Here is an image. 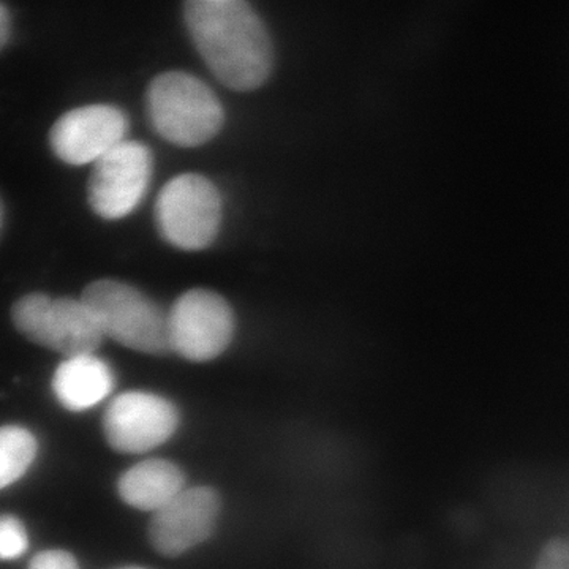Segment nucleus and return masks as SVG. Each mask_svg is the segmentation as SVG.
I'll return each mask as SVG.
<instances>
[{
	"mask_svg": "<svg viewBox=\"0 0 569 569\" xmlns=\"http://www.w3.org/2000/svg\"><path fill=\"white\" fill-rule=\"evenodd\" d=\"M2 223H3V204H2V201H0V230H2Z\"/></svg>",
	"mask_w": 569,
	"mask_h": 569,
	"instance_id": "18",
	"label": "nucleus"
},
{
	"mask_svg": "<svg viewBox=\"0 0 569 569\" xmlns=\"http://www.w3.org/2000/svg\"><path fill=\"white\" fill-rule=\"evenodd\" d=\"M183 20L201 58L233 91L263 86L272 69V44L263 21L244 0H189Z\"/></svg>",
	"mask_w": 569,
	"mask_h": 569,
	"instance_id": "1",
	"label": "nucleus"
},
{
	"mask_svg": "<svg viewBox=\"0 0 569 569\" xmlns=\"http://www.w3.org/2000/svg\"><path fill=\"white\" fill-rule=\"evenodd\" d=\"M29 548L28 531L14 516H0V560L20 559Z\"/></svg>",
	"mask_w": 569,
	"mask_h": 569,
	"instance_id": "14",
	"label": "nucleus"
},
{
	"mask_svg": "<svg viewBox=\"0 0 569 569\" xmlns=\"http://www.w3.org/2000/svg\"><path fill=\"white\" fill-rule=\"evenodd\" d=\"M11 318L22 336L67 358L93 355L107 339L82 299L28 295L13 306Z\"/></svg>",
	"mask_w": 569,
	"mask_h": 569,
	"instance_id": "4",
	"label": "nucleus"
},
{
	"mask_svg": "<svg viewBox=\"0 0 569 569\" xmlns=\"http://www.w3.org/2000/svg\"><path fill=\"white\" fill-rule=\"evenodd\" d=\"M186 489V475L170 460L148 459L119 478L118 492L129 507L157 512Z\"/></svg>",
	"mask_w": 569,
	"mask_h": 569,
	"instance_id": "12",
	"label": "nucleus"
},
{
	"mask_svg": "<svg viewBox=\"0 0 569 569\" xmlns=\"http://www.w3.org/2000/svg\"><path fill=\"white\" fill-rule=\"evenodd\" d=\"M234 313L222 296L213 291H187L168 312L171 353L192 362L219 358L234 336Z\"/></svg>",
	"mask_w": 569,
	"mask_h": 569,
	"instance_id": "6",
	"label": "nucleus"
},
{
	"mask_svg": "<svg viewBox=\"0 0 569 569\" xmlns=\"http://www.w3.org/2000/svg\"><path fill=\"white\" fill-rule=\"evenodd\" d=\"M37 456L36 437L18 426L0 427V490L17 482Z\"/></svg>",
	"mask_w": 569,
	"mask_h": 569,
	"instance_id": "13",
	"label": "nucleus"
},
{
	"mask_svg": "<svg viewBox=\"0 0 569 569\" xmlns=\"http://www.w3.org/2000/svg\"><path fill=\"white\" fill-rule=\"evenodd\" d=\"M121 569H148V568H141V567H127V568H121Z\"/></svg>",
	"mask_w": 569,
	"mask_h": 569,
	"instance_id": "19",
	"label": "nucleus"
},
{
	"mask_svg": "<svg viewBox=\"0 0 569 569\" xmlns=\"http://www.w3.org/2000/svg\"><path fill=\"white\" fill-rule=\"evenodd\" d=\"M537 569H569V541L556 538L546 542Z\"/></svg>",
	"mask_w": 569,
	"mask_h": 569,
	"instance_id": "15",
	"label": "nucleus"
},
{
	"mask_svg": "<svg viewBox=\"0 0 569 569\" xmlns=\"http://www.w3.org/2000/svg\"><path fill=\"white\" fill-rule=\"evenodd\" d=\"M111 367L96 355L67 358L52 378V391L62 407L86 411L99 406L114 389Z\"/></svg>",
	"mask_w": 569,
	"mask_h": 569,
	"instance_id": "11",
	"label": "nucleus"
},
{
	"mask_svg": "<svg viewBox=\"0 0 569 569\" xmlns=\"http://www.w3.org/2000/svg\"><path fill=\"white\" fill-rule=\"evenodd\" d=\"M10 37V13L3 3H0V51L6 47Z\"/></svg>",
	"mask_w": 569,
	"mask_h": 569,
	"instance_id": "17",
	"label": "nucleus"
},
{
	"mask_svg": "<svg viewBox=\"0 0 569 569\" xmlns=\"http://www.w3.org/2000/svg\"><path fill=\"white\" fill-rule=\"evenodd\" d=\"M81 299L92 310L104 337L140 353H171L168 312L138 288L102 279L88 284Z\"/></svg>",
	"mask_w": 569,
	"mask_h": 569,
	"instance_id": "3",
	"label": "nucleus"
},
{
	"mask_svg": "<svg viewBox=\"0 0 569 569\" xmlns=\"http://www.w3.org/2000/svg\"><path fill=\"white\" fill-rule=\"evenodd\" d=\"M179 427V411L162 396L130 391L116 397L104 411L108 443L122 455H144L162 447Z\"/></svg>",
	"mask_w": 569,
	"mask_h": 569,
	"instance_id": "8",
	"label": "nucleus"
},
{
	"mask_svg": "<svg viewBox=\"0 0 569 569\" xmlns=\"http://www.w3.org/2000/svg\"><path fill=\"white\" fill-rule=\"evenodd\" d=\"M129 119L111 104L74 108L56 121L50 133L52 152L71 167L96 163L126 141Z\"/></svg>",
	"mask_w": 569,
	"mask_h": 569,
	"instance_id": "9",
	"label": "nucleus"
},
{
	"mask_svg": "<svg viewBox=\"0 0 569 569\" xmlns=\"http://www.w3.org/2000/svg\"><path fill=\"white\" fill-rule=\"evenodd\" d=\"M216 490L198 486L183 489L174 500L153 512L149 523L152 548L164 557H179L211 537L220 515Z\"/></svg>",
	"mask_w": 569,
	"mask_h": 569,
	"instance_id": "10",
	"label": "nucleus"
},
{
	"mask_svg": "<svg viewBox=\"0 0 569 569\" xmlns=\"http://www.w3.org/2000/svg\"><path fill=\"white\" fill-rule=\"evenodd\" d=\"M29 569H80L78 561L66 550H44L33 557Z\"/></svg>",
	"mask_w": 569,
	"mask_h": 569,
	"instance_id": "16",
	"label": "nucleus"
},
{
	"mask_svg": "<svg viewBox=\"0 0 569 569\" xmlns=\"http://www.w3.org/2000/svg\"><path fill=\"white\" fill-rule=\"evenodd\" d=\"M153 173L148 146L126 140L93 163L89 179V204L97 216L119 220L130 216L144 200Z\"/></svg>",
	"mask_w": 569,
	"mask_h": 569,
	"instance_id": "7",
	"label": "nucleus"
},
{
	"mask_svg": "<svg viewBox=\"0 0 569 569\" xmlns=\"http://www.w3.org/2000/svg\"><path fill=\"white\" fill-rule=\"evenodd\" d=\"M156 223L160 236L176 249H208L222 223L219 190L204 176H176L157 197Z\"/></svg>",
	"mask_w": 569,
	"mask_h": 569,
	"instance_id": "5",
	"label": "nucleus"
},
{
	"mask_svg": "<svg viewBox=\"0 0 569 569\" xmlns=\"http://www.w3.org/2000/svg\"><path fill=\"white\" fill-rule=\"evenodd\" d=\"M146 111L153 132L179 148L206 144L224 123L219 97L186 71H167L153 78L146 93Z\"/></svg>",
	"mask_w": 569,
	"mask_h": 569,
	"instance_id": "2",
	"label": "nucleus"
}]
</instances>
